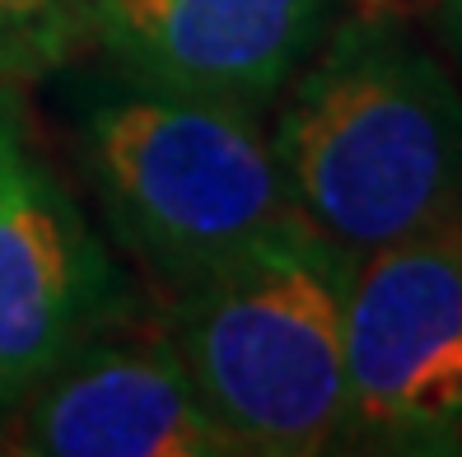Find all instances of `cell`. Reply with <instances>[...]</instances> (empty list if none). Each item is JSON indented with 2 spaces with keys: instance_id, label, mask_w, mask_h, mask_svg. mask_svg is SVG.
<instances>
[{
  "instance_id": "obj_5",
  "label": "cell",
  "mask_w": 462,
  "mask_h": 457,
  "mask_svg": "<svg viewBox=\"0 0 462 457\" xmlns=\"http://www.w3.org/2000/svg\"><path fill=\"white\" fill-rule=\"evenodd\" d=\"M126 313L113 252L14 117L0 131V411Z\"/></svg>"
},
{
  "instance_id": "obj_9",
  "label": "cell",
  "mask_w": 462,
  "mask_h": 457,
  "mask_svg": "<svg viewBox=\"0 0 462 457\" xmlns=\"http://www.w3.org/2000/svg\"><path fill=\"white\" fill-rule=\"evenodd\" d=\"M439 29L462 57V0H439Z\"/></svg>"
},
{
  "instance_id": "obj_2",
  "label": "cell",
  "mask_w": 462,
  "mask_h": 457,
  "mask_svg": "<svg viewBox=\"0 0 462 457\" xmlns=\"http://www.w3.org/2000/svg\"><path fill=\"white\" fill-rule=\"evenodd\" d=\"M346 276L350 257L290 220L220 271L173 289L164 332L238 452L346 448Z\"/></svg>"
},
{
  "instance_id": "obj_10",
  "label": "cell",
  "mask_w": 462,
  "mask_h": 457,
  "mask_svg": "<svg viewBox=\"0 0 462 457\" xmlns=\"http://www.w3.org/2000/svg\"><path fill=\"white\" fill-rule=\"evenodd\" d=\"M14 122V107H10V98H5V89H0V131H5Z\"/></svg>"
},
{
  "instance_id": "obj_8",
  "label": "cell",
  "mask_w": 462,
  "mask_h": 457,
  "mask_svg": "<svg viewBox=\"0 0 462 457\" xmlns=\"http://www.w3.org/2000/svg\"><path fill=\"white\" fill-rule=\"evenodd\" d=\"M89 38V0H0V85L42 79Z\"/></svg>"
},
{
  "instance_id": "obj_3",
  "label": "cell",
  "mask_w": 462,
  "mask_h": 457,
  "mask_svg": "<svg viewBox=\"0 0 462 457\" xmlns=\"http://www.w3.org/2000/svg\"><path fill=\"white\" fill-rule=\"evenodd\" d=\"M89 187L117 243L182 289L299 220L253 103L122 75L85 107Z\"/></svg>"
},
{
  "instance_id": "obj_7",
  "label": "cell",
  "mask_w": 462,
  "mask_h": 457,
  "mask_svg": "<svg viewBox=\"0 0 462 457\" xmlns=\"http://www.w3.org/2000/svg\"><path fill=\"white\" fill-rule=\"evenodd\" d=\"M341 0H89V38L122 75L238 103L276 98Z\"/></svg>"
},
{
  "instance_id": "obj_6",
  "label": "cell",
  "mask_w": 462,
  "mask_h": 457,
  "mask_svg": "<svg viewBox=\"0 0 462 457\" xmlns=\"http://www.w3.org/2000/svg\"><path fill=\"white\" fill-rule=\"evenodd\" d=\"M10 448L33 457H229V434L210 420L164 336L117 327L10 401Z\"/></svg>"
},
{
  "instance_id": "obj_1",
  "label": "cell",
  "mask_w": 462,
  "mask_h": 457,
  "mask_svg": "<svg viewBox=\"0 0 462 457\" xmlns=\"http://www.w3.org/2000/svg\"><path fill=\"white\" fill-rule=\"evenodd\" d=\"M271 150L290 210L350 261L462 224V85L393 10L332 19Z\"/></svg>"
},
{
  "instance_id": "obj_4",
  "label": "cell",
  "mask_w": 462,
  "mask_h": 457,
  "mask_svg": "<svg viewBox=\"0 0 462 457\" xmlns=\"http://www.w3.org/2000/svg\"><path fill=\"white\" fill-rule=\"evenodd\" d=\"M346 448L462 443V224L402 238L346 276Z\"/></svg>"
}]
</instances>
